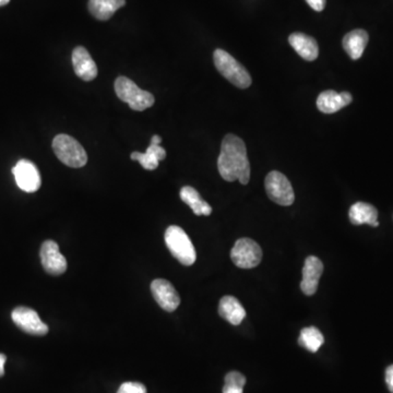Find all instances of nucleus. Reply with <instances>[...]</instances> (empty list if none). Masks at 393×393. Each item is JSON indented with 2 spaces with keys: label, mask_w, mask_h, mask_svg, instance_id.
<instances>
[{
  "label": "nucleus",
  "mask_w": 393,
  "mask_h": 393,
  "mask_svg": "<svg viewBox=\"0 0 393 393\" xmlns=\"http://www.w3.org/2000/svg\"><path fill=\"white\" fill-rule=\"evenodd\" d=\"M218 168L226 181H238L247 185L250 179V163L244 141L235 135H226L221 146Z\"/></svg>",
  "instance_id": "1"
},
{
  "label": "nucleus",
  "mask_w": 393,
  "mask_h": 393,
  "mask_svg": "<svg viewBox=\"0 0 393 393\" xmlns=\"http://www.w3.org/2000/svg\"><path fill=\"white\" fill-rule=\"evenodd\" d=\"M115 92L122 102L136 112H142L153 106L155 96L148 91L139 88L133 80L127 77H118L115 81Z\"/></svg>",
  "instance_id": "2"
},
{
  "label": "nucleus",
  "mask_w": 393,
  "mask_h": 393,
  "mask_svg": "<svg viewBox=\"0 0 393 393\" xmlns=\"http://www.w3.org/2000/svg\"><path fill=\"white\" fill-rule=\"evenodd\" d=\"M53 150L59 161L69 168H83L88 162V155L79 141L65 133L54 138Z\"/></svg>",
  "instance_id": "3"
},
{
  "label": "nucleus",
  "mask_w": 393,
  "mask_h": 393,
  "mask_svg": "<svg viewBox=\"0 0 393 393\" xmlns=\"http://www.w3.org/2000/svg\"><path fill=\"white\" fill-rule=\"evenodd\" d=\"M214 65L221 75L239 89H247L251 85V77L244 66L223 49H216L213 55Z\"/></svg>",
  "instance_id": "4"
},
{
  "label": "nucleus",
  "mask_w": 393,
  "mask_h": 393,
  "mask_svg": "<svg viewBox=\"0 0 393 393\" xmlns=\"http://www.w3.org/2000/svg\"><path fill=\"white\" fill-rule=\"evenodd\" d=\"M165 244L170 254L183 266H192L196 259V249L186 232L179 226L172 225L165 232Z\"/></svg>",
  "instance_id": "5"
},
{
  "label": "nucleus",
  "mask_w": 393,
  "mask_h": 393,
  "mask_svg": "<svg viewBox=\"0 0 393 393\" xmlns=\"http://www.w3.org/2000/svg\"><path fill=\"white\" fill-rule=\"evenodd\" d=\"M232 261L240 269H253L261 262L262 250L250 238H240L231 251Z\"/></svg>",
  "instance_id": "6"
},
{
  "label": "nucleus",
  "mask_w": 393,
  "mask_h": 393,
  "mask_svg": "<svg viewBox=\"0 0 393 393\" xmlns=\"http://www.w3.org/2000/svg\"><path fill=\"white\" fill-rule=\"evenodd\" d=\"M266 190L269 198L278 205H293L295 200L294 189L284 174L273 170L266 177Z\"/></svg>",
  "instance_id": "7"
},
{
  "label": "nucleus",
  "mask_w": 393,
  "mask_h": 393,
  "mask_svg": "<svg viewBox=\"0 0 393 393\" xmlns=\"http://www.w3.org/2000/svg\"><path fill=\"white\" fill-rule=\"evenodd\" d=\"M16 185L25 192H35L40 189L42 179L40 170L29 159H20L12 168Z\"/></svg>",
  "instance_id": "8"
},
{
  "label": "nucleus",
  "mask_w": 393,
  "mask_h": 393,
  "mask_svg": "<svg viewBox=\"0 0 393 393\" xmlns=\"http://www.w3.org/2000/svg\"><path fill=\"white\" fill-rule=\"evenodd\" d=\"M11 318L14 320L16 327H19L24 333L38 335V337L47 335V326L41 320L38 313L29 307H24V306L16 307L12 311Z\"/></svg>",
  "instance_id": "9"
},
{
  "label": "nucleus",
  "mask_w": 393,
  "mask_h": 393,
  "mask_svg": "<svg viewBox=\"0 0 393 393\" xmlns=\"http://www.w3.org/2000/svg\"><path fill=\"white\" fill-rule=\"evenodd\" d=\"M43 268L52 276H60L67 270L66 258L59 251L58 245L54 240L43 243L40 251Z\"/></svg>",
  "instance_id": "10"
},
{
  "label": "nucleus",
  "mask_w": 393,
  "mask_h": 393,
  "mask_svg": "<svg viewBox=\"0 0 393 393\" xmlns=\"http://www.w3.org/2000/svg\"><path fill=\"white\" fill-rule=\"evenodd\" d=\"M151 292L161 308L168 313L175 311L181 304V297L177 291L168 280H155L151 283Z\"/></svg>",
  "instance_id": "11"
},
{
  "label": "nucleus",
  "mask_w": 393,
  "mask_h": 393,
  "mask_svg": "<svg viewBox=\"0 0 393 393\" xmlns=\"http://www.w3.org/2000/svg\"><path fill=\"white\" fill-rule=\"evenodd\" d=\"M322 272H324V263L322 260L315 256H309L304 263L303 280L300 283V289L304 294L311 296L317 292Z\"/></svg>",
  "instance_id": "12"
},
{
  "label": "nucleus",
  "mask_w": 393,
  "mask_h": 393,
  "mask_svg": "<svg viewBox=\"0 0 393 393\" xmlns=\"http://www.w3.org/2000/svg\"><path fill=\"white\" fill-rule=\"evenodd\" d=\"M72 65L76 75L83 81H92L98 77V66L87 48L78 46L72 52Z\"/></svg>",
  "instance_id": "13"
},
{
  "label": "nucleus",
  "mask_w": 393,
  "mask_h": 393,
  "mask_svg": "<svg viewBox=\"0 0 393 393\" xmlns=\"http://www.w3.org/2000/svg\"><path fill=\"white\" fill-rule=\"evenodd\" d=\"M161 142L162 138L155 135L152 137L151 144L148 146L146 151L144 153L133 152L131 155V159L138 161L144 170H155L159 166V161H163L166 157V151L161 146Z\"/></svg>",
  "instance_id": "14"
},
{
  "label": "nucleus",
  "mask_w": 393,
  "mask_h": 393,
  "mask_svg": "<svg viewBox=\"0 0 393 393\" xmlns=\"http://www.w3.org/2000/svg\"><path fill=\"white\" fill-rule=\"evenodd\" d=\"M353 101L351 93L342 92L337 93L335 91H324L317 98V107L324 114H333L343 107L348 106Z\"/></svg>",
  "instance_id": "15"
},
{
  "label": "nucleus",
  "mask_w": 393,
  "mask_h": 393,
  "mask_svg": "<svg viewBox=\"0 0 393 393\" xmlns=\"http://www.w3.org/2000/svg\"><path fill=\"white\" fill-rule=\"evenodd\" d=\"M291 46L302 58L307 61H313L318 58L319 47L316 40L304 33H293L289 38Z\"/></svg>",
  "instance_id": "16"
},
{
  "label": "nucleus",
  "mask_w": 393,
  "mask_h": 393,
  "mask_svg": "<svg viewBox=\"0 0 393 393\" xmlns=\"http://www.w3.org/2000/svg\"><path fill=\"white\" fill-rule=\"evenodd\" d=\"M348 218L354 225L368 224L372 227L379 226L378 222V211L374 205L366 202H356L348 211Z\"/></svg>",
  "instance_id": "17"
},
{
  "label": "nucleus",
  "mask_w": 393,
  "mask_h": 393,
  "mask_svg": "<svg viewBox=\"0 0 393 393\" xmlns=\"http://www.w3.org/2000/svg\"><path fill=\"white\" fill-rule=\"evenodd\" d=\"M218 315L233 326H238L246 317V311L234 296H224L220 300Z\"/></svg>",
  "instance_id": "18"
},
{
  "label": "nucleus",
  "mask_w": 393,
  "mask_h": 393,
  "mask_svg": "<svg viewBox=\"0 0 393 393\" xmlns=\"http://www.w3.org/2000/svg\"><path fill=\"white\" fill-rule=\"evenodd\" d=\"M368 33L364 30H354L343 38V48L346 49L348 56L353 60H357L363 56L365 48L368 44Z\"/></svg>",
  "instance_id": "19"
},
{
  "label": "nucleus",
  "mask_w": 393,
  "mask_h": 393,
  "mask_svg": "<svg viewBox=\"0 0 393 393\" xmlns=\"http://www.w3.org/2000/svg\"><path fill=\"white\" fill-rule=\"evenodd\" d=\"M125 5L126 0H89L88 8L96 19L106 21Z\"/></svg>",
  "instance_id": "20"
},
{
  "label": "nucleus",
  "mask_w": 393,
  "mask_h": 393,
  "mask_svg": "<svg viewBox=\"0 0 393 393\" xmlns=\"http://www.w3.org/2000/svg\"><path fill=\"white\" fill-rule=\"evenodd\" d=\"M181 199L188 205L196 216H210L212 207L202 199L194 187L185 186L181 189Z\"/></svg>",
  "instance_id": "21"
},
{
  "label": "nucleus",
  "mask_w": 393,
  "mask_h": 393,
  "mask_svg": "<svg viewBox=\"0 0 393 393\" xmlns=\"http://www.w3.org/2000/svg\"><path fill=\"white\" fill-rule=\"evenodd\" d=\"M324 342V337L320 330L316 327L304 328L300 331L298 344L308 350L311 353H316L322 348Z\"/></svg>",
  "instance_id": "22"
},
{
  "label": "nucleus",
  "mask_w": 393,
  "mask_h": 393,
  "mask_svg": "<svg viewBox=\"0 0 393 393\" xmlns=\"http://www.w3.org/2000/svg\"><path fill=\"white\" fill-rule=\"evenodd\" d=\"M117 393H146V389L140 383H125L120 385Z\"/></svg>",
  "instance_id": "23"
},
{
  "label": "nucleus",
  "mask_w": 393,
  "mask_h": 393,
  "mask_svg": "<svg viewBox=\"0 0 393 393\" xmlns=\"http://www.w3.org/2000/svg\"><path fill=\"white\" fill-rule=\"evenodd\" d=\"M225 385H238L244 388L246 385V378L238 372H231L225 376Z\"/></svg>",
  "instance_id": "24"
},
{
  "label": "nucleus",
  "mask_w": 393,
  "mask_h": 393,
  "mask_svg": "<svg viewBox=\"0 0 393 393\" xmlns=\"http://www.w3.org/2000/svg\"><path fill=\"white\" fill-rule=\"evenodd\" d=\"M306 3L311 5V8L314 9L315 11L324 10V7H326V0H306Z\"/></svg>",
  "instance_id": "25"
},
{
  "label": "nucleus",
  "mask_w": 393,
  "mask_h": 393,
  "mask_svg": "<svg viewBox=\"0 0 393 393\" xmlns=\"http://www.w3.org/2000/svg\"><path fill=\"white\" fill-rule=\"evenodd\" d=\"M385 383L388 385L389 391L393 393V365L385 370Z\"/></svg>",
  "instance_id": "26"
},
{
  "label": "nucleus",
  "mask_w": 393,
  "mask_h": 393,
  "mask_svg": "<svg viewBox=\"0 0 393 393\" xmlns=\"http://www.w3.org/2000/svg\"><path fill=\"white\" fill-rule=\"evenodd\" d=\"M244 388L234 385H224L223 393H243Z\"/></svg>",
  "instance_id": "27"
},
{
  "label": "nucleus",
  "mask_w": 393,
  "mask_h": 393,
  "mask_svg": "<svg viewBox=\"0 0 393 393\" xmlns=\"http://www.w3.org/2000/svg\"><path fill=\"white\" fill-rule=\"evenodd\" d=\"M7 357L3 354H0V377H3L5 374V364Z\"/></svg>",
  "instance_id": "28"
},
{
  "label": "nucleus",
  "mask_w": 393,
  "mask_h": 393,
  "mask_svg": "<svg viewBox=\"0 0 393 393\" xmlns=\"http://www.w3.org/2000/svg\"><path fill=\"white\" fill-rule=\"evenodd\" d=\"M9 1H10V0H0V7L7 5V3H9Z\"/></svg>",
  "instance_id": "29"
}]
</instances>
